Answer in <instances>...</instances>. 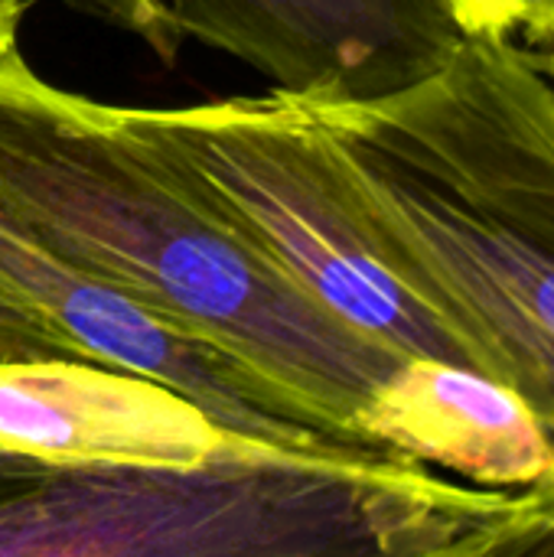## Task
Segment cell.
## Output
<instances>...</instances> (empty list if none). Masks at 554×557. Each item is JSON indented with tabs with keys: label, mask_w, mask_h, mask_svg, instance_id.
I'll return each mask as SVG.
<instances>
[{
	"label": "cell",
	"mask_w": 554,
	"mask_h": 557,
	"mask_svg": "<svg viewBox=\"0 0 554 557\" xmlns=\"http://www.w3.org/2000/svg\"><path fill=\"white\" fill-rule=\"evenodd\" d=\"M382 268L554 447V91L516 39L457 36L379 95H294ZM554 555V493H535Z\"/></svg>",
	"instance_id": "6da1fadb"
},
{
	"label": "cell",
	"mask_w": 554,
	"mask_h": 557,
	"mask_svg": "<svg viewBox=\"0 0 554 557\" xmlns=\"http://www.w3.org/2000/svg\"><path fill=\"white\" fill-rule=\"evenodd\" d=\"M0 209L72 268L248 366L336 437L356 441V414L408 362L330 317L193 202L114 104L56 88L16 46L0 55Z\"/></svg>",
	"instance_id": "7a4b0ae2"
},
{
	"label": "cell",
	"mask_w": 554,
	"mask_h": 557,
	"mask_svg": "<svg viewBox=\"0 0 554 557\" xmlns=\"http://www.w3.org/2000/svg\"><path fill=\"white\" fill-rule=\"evenodd\" d=\"M0 476V555H526L532 493L444 480L369 454L356 463H212Z\"/></svg>",
	"instance_id": "3957f363"
},
{
	"label": "cell",
	"mask_w": 554,
	"mask_h": 557,
	"mask_svg": "<svg viewBox=\"0 0 554 557\" xmlns=\"http://www.w3.org/2000/svg\"><path fill=\"white\" fill-rule=\"evenodd\" d=\"M131 140L219 225L330 317L398 359L473 369L467 346L366 248L317 117L287 91L121 108Z\"/></svg>",
	"instance_id": "277c9868"
},
{
	"label": "cell",
	"mask_w": 554,
	"mask_h": 557,
	"mask_svg": "<svg viewBox=\"0 0 554 557\" xmlns=\"http://www.w3.org/2000/svg\"><path fill=\"white\" fill-rule=\"evenodd\" d=\"M33 356L157 379L202 405L229 431L310 460L379 450L317 428L248 366L72 268L0 209V359Z\"/></svg>",
	"instance_id": "5b68a950"
},
{
	"label": "cell",
	"mask_w": 554,
	"mask_h": 557,
	"mask_svg": "<svg viewBox=\"0 0 554 557\" xmlns=\"http://www.w3.org/2000/svg\"><path fill=\"white\" fill-rule=\"evenodd\" d=\"M274 444L251 441L219 424L183 392L82 359L33 356L0 359V460L56 470H196L212 463H307Z\"/></svg>",
	"instance_id": "8992f818"
},
{
	"label": "cell",
	"mask_w": 554,
	"mask_h": 557,
	"mask_svg": "<svg viewBox=\"0 0 554 557\" xmlns=\"http://www.w3.org/2000/svg\"><path fill=\"white\" fill-rule=\"evenodd\" d=\"M186 39L281 91L379 95L431 69L460 36L434 0H163Z\"/></svg>",
	"instance_id": "52a82bcc"
},
{
	"label": "cell",
	"mask_w": 554,
	"mask_h": 557,
	"mask_svg": "<svg viewBox=\"0 0 554 557\" xmlns=\"http://www.w3.org/2000/svg\"><path fill=\"white\" fill-rule=\"evenodd\" d=\"M353 437L483 490L554 493V447L539 418L460 362H402L356 414Z\"/></svg>",
	"instance_id": "ba28073f"
},
{
	"label": "cell",
	"mask_w": 554,
	"mask_h": 557,
	"mask_svg": "<svg viewBox=\"0 0 554 557\" xmlns=\"http://www.w3.org/2000/svg\"><path fill=\"white\" fill-rule=\"evenodd\" d=\"M460 36L529 39L554 46V0H434Z\"/></svg>",
	"instance_id": "9c48e42d"
},
{
	"label": "cell",
	"mask_w": 554,
	"mask_h": 557,
	"mask_svg": "<svg viewBox=\"0 0 554 557\" xmlns=\"http://www.w3.org/2000/svg\"><path fill=\"white\" fill-rule=\"evenodd\" d=\"M65 3L78 13H88L101 23H111L137 36L163 62H176L180 46L186 39L163 0H65Z\"/></svg>",
	"instance_id": "30bf717a"
},
{
	"label": "cell",
	"mask_w": 554,
	"mask_h": 557,
	"mask_svg": "<svg viewBox=\"0 0 554 557\" xmlns=\"http://www.w3.org/2000/svg\"><path fill=\"white\" fill-rule=\"evenodd\" d=\"M23 0H0V55L16 46V33L23 23Z\"/></svg>",
	"instance_id": "8fae6325"
},
{
	"label": "cell",
	"mask_w": 554,
	"mask_h": 557,
	"mask_svg": "<svg viewBox=\"0 0 554 557\" xmlns=\"http://www.w3.org/2000/svg\"><path fill=\"white\" fill-rule=\"evenodd\" d=\"M535 62H539L542 75L549 78V85H552V91H554V46L542 49V55H535Z\"/></svg>",
	"instance_id": "7c38bea8"
}]
</instances>
